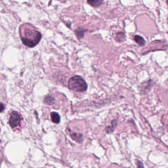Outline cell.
<instances>
[{
	"label": "cell",
	"mask_w": 168,
	"mask_h": 168,
	"mask_svg": "<svg viewBox=\"0 0 168 168\" xmlns=\"http://www.w3.org/2000/svg\"><path fill=\"white\" fill-rule=\"evenodd\" d=\"M20 37L23 44L29 47L36 46L42 38L41 33L30 24H23L21 26Z\"/></svg>",
	"instance_id": "obj_1"
},
{
	"label": "cell",
	"mask_w": 168,
	"mask_h": 168,
	"mask_svg": "<svg viewBox=\"0 0 168 168\" xmlns=\"http://www.w3.org/2000/svg\"><path fill=\"white\" fill-rule=\"evenodd\" d=\"M69 88L78 92H83L87 90L88 88L87 83L84 79L79 75H75L70 78L69 80Z\"/></svg>",
	"instance_id": "obj_2"
},
{
	"label": "cell",
	"mask_w": 168,
	"mask_h": 168,
	"mask_svg": "<svg viewBox=\"0 0 168 168\" xmlns=\"http://www.w3.org/2000/svg\"><path fill=\"white\" fill-rule=\"evenodd\" d=\"M22 118L18 112H12L9 119V124L12 128H15L20 125Z\"/></svg>",
	"instance_id": "obj_3"
},
{
	"label": "cell",
	"mask_w": 168,
	"mask_h": 168,
	"mask_svg": "<svg viewBox=\"0 0 168 168\" xmlns=\"http://www.w3.org/2000/svg\"><path fill=\"white\" fill-rule=\"evenodd\" d=\"M69 132H70V136L72 139L76 141L77 142H80L83 141V136L82 134L80 133H74L71 131L69 130Z\"/></svg>",
	"instance_id": "obj_4"
},
{
	"label": "cell",
	"mask_w": 168,
	"mask_h": 168,
	"mask_svg": "<svg viewBox=\"0 0 168 168\" xmlns=\"http://www.w3.org/2000/svg\"><path fill=\"white\" fill-rule=\"evenodd\" d=\"M134 41L141 47H143L145 44V39L142 37L140 36L139 35H136L134 37Z\"/></svg>",
	"instance_id": "obj_5"
},
{
	"label": "cell",
	"mask_w": 168,
	"mask_h": 168,
	"mask_svg": "<svg viewBox=\"0 0 168 168\" xmlns=\"http://www.w3.org/2000/svg\"><path fill=\"white\" fill-rule=\"evenodd\" d=\"M50 116L53 122L56 124L59 123L60 121V116L57 112H52L50 113Z\"/></svg>",
	"instance_id": "obj_6"
},
{
	"label": "cell",
	"mask_w": 168,
	"mask_h": 168,
	"mask_svg": "<svg viewBox=\"0 0 168 168\" xmlns=\"http://www.w3.org/2000/svg\"><path fill=\"white\" fill-rule=\"evenodd\" d=\"M103 1L101 0H96V1H87V3L90 4V6L93 7H100L103 3Z\"/></svg>",
	"instance_id": "obj_7"
},
{
	"label": "cell",
	"mask_w": 168,
	"mask_h": 168,
	"mask_svg": "<svg viewBox=\"0 0 168 168\" xmlns=\"http://www.w3.org/2000/svg\"><path fill=\"white\" fill-rule=\"evenodd\" d=\"M84 33H85V31L82 28H78L75 31V35L77 36V38L80 39L83 38Z\"/></svg>",
	"instance_id": "obj_8"
},
{
	"label": "cell",
	"mask_w": 168,
	"mask_h": 168,
	"mask_svg": "<svg viewBox=\"0 0 168 168\" xmlns=\"http://www.w3.org/2000/svg\"><path fill=\"white\" fill-rule=\"evenodd\" d=\"M125 40V38L124 34L123 33L119 32L117 34L116 41H118V42H123Z\"/></svg>",
	"instance_id": "obj_9"
},
{
	"label": "cell",
	"mask_w": 168,
	"mask_h": 168,
	"mask_svg": "<svg viewBox=\"0 0 168 168\" xmlns=\"http://www.w3.org/2000/svg\"><path fill=\"white\" fill-rule=\"evenodd\" d=\"M53 98H52L51 97H48V98H47L45 99V102L47 104H51L53 103Z\"/></svg>",
	"instance_id": "obj_10"
},
{
	"label": "cell",
	"mask_w": 168,
	"mask_h": 168,
	"mask_svg": "<svg viewBox=\"0 0 168 168\" xmlns=\"http://www.w3.org/2000/svg\"><path fill=\"white\" fill-rule=\"evenodd\" d=\"M137 168H145L142 163L141 161H139L138 160H137Z\"/></svg>",
	"instance_id": "obj_11"
},
{
	"label": "cell",
	"mask_w": 168,
	"mask_h": 168,
	"mask_svg": "<svg viewBox=\"0 0 168 168\" xmlns=\"http://www.w3.org/2000/svg\"><path fill=\"white\" fill-rule=\"evenodd\" d=\"M4 104L2 103H0V112H1L3 110H4Z\"/></svg>",
	"instance_id": "obj_12"
},
{
	"label": "cell",
	"mask_w": 168,
	"mask_h": 168,
	"mask_svg": "<svg viewBox=\"0 0 168 168\" xmlns=\"http://www.w3.org/2000/svg\"><path fill=\"white\" fill-rule=\"evenodd\" d=\"M1 156H0V163H1Z\"/></svg>",
	"instance_id": "obj_13"
}]
</instances>
